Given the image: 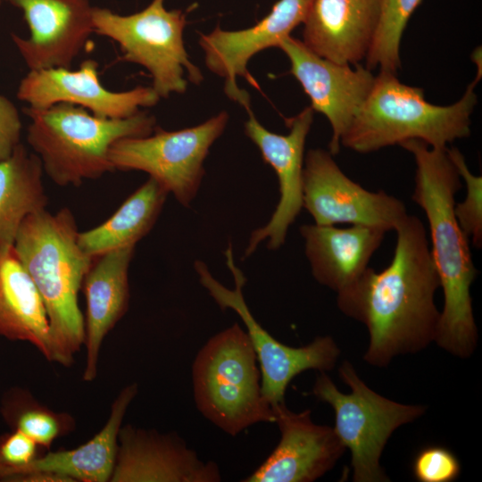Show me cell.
<instances>
[{
	"mask_svg": "<svg viewBox=\"0 0 482 482\" xmlns=\"http://www.w3.org/2000/svg\"><path fill=\"white\" fill-rule=\"evenodd\" d=\"M395 231L390 263L380 271L368 267L337 293L341 312L368 329L363 360L379 368L397 355L420 352L435 342L440 320L435 303L440 281L423 222L407 214Z\"/></svg>",
	"mask_w": 482,
	"mask_h": 482,
	"instance_id": "6da1fadb",
	"label": "cell"
},
{
	"mask_svg": "<svg viewBox=\"0 0 482 482\" xmlns=\"http://www.w3.org/2000/svg\"><path fill=\"white\" fill-rule=\"evenodd\" d=\"M416 164L411 199L424 212L429 230L430 251L444 293V306L435 342L455 357L466 359L478 340L470 287L478 270L470 239L454 215L461 177L446 147L429 146L421 140L401 143Z\"/></svg>",
	"mask_w": 482,
	"mask_h": 482,
	"instance_id": "7a4b0ae2",
	"label": "cell"
},
{
	"mask_svg": "<svg viewBox=\"0 0 482 482\" xmlns=\"http://www.w3.org/2000/svg\"><path fill=\"white\" fill-rule=\"evenodd\" d=\"M71 211L46 209L29 215L21 224L13 248L34 281L48 319L52 362L71 366L84 345V317L79 292L93 257L79 246Z\"/></svg>",
	"mask_w": 482,
	"mask_h": 482,
	"instance_id": "3957f363",
	"label": "cell"
},
{
	"mask_svg": "<svg viewBox=\"0 0 482 482\" xmlns=\"http://www.w3.org/2000/svg\"><path fill=\"white\" fill-rule=\"evenodd\" d=\"M475 79L450 105L425 99L424 90L402 83L395 73L380 71L367 98L340 139V145L368 154L417 139L444 148L470 135V116L478 102Z\"/></svg>",
	"mask_w": 482,
	"mask_h": 482,
	"instance_id": "277c9868",
	"label": "cell"
},
{
	"mask_svg": "<svg viewBox=\"0 0 482 482\" xmlns=\"http://www.w3.org/2000/svg\"><path fill=\"white\" fill-rule=\"evenodd\" d=\"M29 118L27 141L56 185L79 186L114 170L109 151L123 137H145L155 118L145 112L125 118L95 116L83 107L58 103L46 109H22Z\"/></svg>",
	"mask_w": 482,
	"mask_h": 482,
	"instance_id": "5b68a950",
	"label": "cell"
},
{
	"mask_svg": "<svg viewBox=\"0 0 482 482\" xmlns=\"http://www.w3.org/2000/svg\"><path fill=\"white\" fill-rule=\"evenodd\" d=\"M261 380L255 351L238 323L210 337L192 364L197 410L231 436L257 423H275Z\"/></svg>",
	"mask_w": 482,
	"mask_h": 482,
	"instance_id": "8992f818",
	"label": "cell"
},
{
	"mask_svg": "<svg viewBox=\"0 0 482 482\" xmlns=\"http://www.w3.org/2000/svg\"><path fill=\"white\" fill-rule=\"evenodd\" d=\"M338 373L349 394L342 393L326 372L317 376L312 394L334 410L333 428L351 452L353 480L390 481L380 465L382 452L395 430L422 416L426 407L400 403L376 393L348 361L343 362Z\"/></svg>",
	"mask_w": 482,
	"mask_h": 482,
	"instance_id": "52a82bcc",
	"label": "cell"
},
{
	"mask_svg": "<svg viewBox=\"0 0 482 482\" xmlns=\"http://www.w3.org/2000/svg\"><path fill=\"white\" fill-rule=\"evenodd\" d=\"M92 20L94 32L118 43L122 60L149 71L160 98L184 93L187 80L195 85L203 81L201 70L189 59L184 45L186 14L167 10L164 0H152L130 15L93 7Z\"/></svg>",
	"mask_w": 482,
	"mask_h": 482,
	"instance_id": "ba28073f",
	"label": "cell"
},
{
	"mask_svg": "<svg viewBox=\"0 0 482 482\" xmlns=\"http://www.w3.org/2000/svg\"><path fill=\"white\" fill-rule=\"evenodd\" d=\"M228 120L229 114L221 112L199 125L179 130L155 127L148 136L114 142L109 160L114 170L147 173L181 205L188 207L200 188L210 147L223 133Z\"/></svg>",
	"mask_w": 482,
	"mask_h": 482,
	"instance_id": "9c48e42d",
	"label": "cell"
},
{
	"mask_svg": "<svg viewBox=\"0 0 482 482\" xmlns=\"http://www.w3.org/2000/svg\"><path fill=\"white\" fill-rule=\"evenodd\" d=\"M225 256L235 281L234 289L220 283L202 261L195 262L199 281L220 309H231L241 318L257 356L263 395L272 406L285 403L287 388L297 375L308 370H332L340 348L330 336L317 337L301 347H292L277 340L258 323L245 301L243 287L246 278L234 262L230 243Z\"/></svg>",
	"mask_w": 482,
	"mask_h": 482,
	"instance_id": "30bf717a",
	"label": "cell"
},
{
	"mask_svg": "<svg viewBox=\"0 0 482 482\" xmlns=\"http://www.w3.org/2000/svg\"><path fill=\"white\" fill-rule=\"evenodd\" d=\"M303 207L318 225H366L386 232L408 214L402 200L365 189L342 171L329 151L320 148L304 156Z\"/></svg>",
	"mask_w": 482,
	"mask_h": 482,
	"instance_id": "8fae6325",
	"label": "cell"
},
{
	"mask_svg": "<svg viewBox=\"0 0 482 482\" xmlns=\"http://www.w3.org/2000/svg\"><path fill=\"white\" fill-rule=\"evenodd\" d=\"M246 112L248 119L245 122V132L259 148L263 161L275 170L280 195L269 221L252 232L244 258L250 256L264 240H267L268 249L280 248L289 227L303 208L304 147L314 112L309 106L295 117L287 119L289 131L280 135L264 128L251 108Z\"/></svg>",
	"mask_w": 482,
	"mask_h": 482,
	"instance_id": "7c38bea8",
	"label": "cell"
},
{
	"mask_svg": "<svg viewBox=\"0 0 482 482\" xmlns=\"http://www.w3.org/2000/svg\"><path fill=\"white\" fill-rule=\"evenodd\" d=\"M278 48L289 60L290 73L310 97L311 108L329 121V153L337 155L340 139L370 92L376 76L360 63H337L323 58L292 36L285 37Z\"/></svg>",
	"mask_w": 482,
	"mask_h": 482,
	"instance_id": "4fadbf2b",
	"label": "cell"
},
{
	"mask_svg": "<svg viewBox=\"0 0 482 482\" xmlns=\"http://www.w3.org/2000/svg\"><path fill=\"white\" fill-rule=\"evenodd\" d=\"M17 98L35 109H46L68 103L89 111L95 116L125 119L142 107L155 105L160 96L152 87H137L126 91L104 87L93 59L82 62L78 70L52 68L29 71L21 80Z\"/></svg>",
	"mask_w": 482,
	"mask_h": 482,
	"instance_id": "5bb4252c",
	"label": "cell"
},
{
	"mask_svg": "<svg viewBox=\"0 0 482 482\" xmlns=\"http://www.w3.org/2000/svg\"><path fill=\"white\" fill-rule=\"evenodd\" d=\"M313 0H278L271 11L255 25L240 30H225L217 26L208 34H200L198 43L204 53L207 68L224 79L229 98L245 110L250 107L249 94L239 88L237 77L253 86L255 79L247 70L249 60L257 53L279 43L303 23Z\"/></svg>",
	"mask_w": 482,
	"mask_h": 482,
	"instance_id": "9a60e30c",
	"label": "cell"
},
{
	"mask_svg": "<svg viewBox=\"0 0 482 482\" xmlns=\"http://www.w3.org/2000/svg\"><path fill=\"white\" fill-rule=\"evenodd\" d=\"M218 464L201 460L176 433L122 425L110 482H219Z\"/></svg>",
	"mask_w": 482,
	"mask_h": 482,
	"instance_id": "2e32d148",
	"label": "cell"
},
{
	"mask_svg": "<svg viewBox=\"0 0 482 482\" xmlns=\"http://www.w3.org/2000/svg\"><path fill=\"white\" fill-rule=\"evenodd\" d=\"M280 440L243 482H312L332 470L346 448L333 428L315 424L311 411L272 406Z\"/></svg>",
	"mask_w": 482,
	"mask_h": 482,
	"instance_id": "e0dca14e",
	"label": "cell"
},
{
	"mask_svg": "<svg viewBox=\"0 0 482 482\" xmlns=\"http://www.w3.org/2000/svg\"><path fill=\"white\" fill-rule=\"evenodd\" d=\"M4 1L22 11L29 27L28 38L12 39L29 71L71 69L94 32L89 0Z\"/></svg>",
	"mask_w": 482,
	"mask_h": 482,
	"instance_id": "ac0fdd59",
	"label": "cell"
},
{
	"mask_svg": "<svg viewBox=\"0 0 482 482\" xmlns=\"http://www.w3.org/2000/svg\"><path fill=\"white\" fill-rule=\"evenodd\" d=\"M382 0H313L304 21L303 42L337 63L365 60L379 21Z\"/></svg>",
	"mask_w": 482,
	"mask_h": 482,
	"instance_id": "d6986e66",
	"label": "cell"
},
{
	"mask_svg": "<svg viewBox=\"0 0 482 482\" xmlns=\"http://www.w3.org/2000/svg\"><path fill=\"white\" fill-rule=\"evenodd\" d=\"M134 253L135 246H128L94 257L83 279L86 364L82 380L85 382L96 378L102 345L128 311L129 268Z\"/></svg>",
	"mask_w": 482,
	"mask_h": 482,
	"instance_id": "ffe728a7",
	"label": "cell"
},
{
	"mask_svg": "<svg viewBox=\"0 0 482 482\" xmlns=\"http://www.w3.org/2000/svg\"><path fill=\"white\" fill-rule=\"evenodd\" d=\"M137 393V383L123 386L111 405L105 424L87 442L70 450H48L30 463L5 472L0 481L20 482L31 473L55 474L70 482L110 481L122 420Z\"/></svg>",
	"mask_w": 482,
	"mask_h": 482,
	"instance_id": "44dd1931",
	"label": "cell"
},
{
	"mask_svg": "<svg viewBox=\"0 0 482 482\" xmlns=\"http://www.w3.org/2000/svg\"><path fill=\"white\" fill-rule=\"evenodd\" d=\"M299 230L313 278L337 293L369 267L386 233L366 225L342 229L315 223L303 224Z\"/></svg>",
	"mask_w": 482,
	"mask_h": 482,
	"instance_id": "7402d4cb",
	"label": "cell"
},
{
	"mask_svg": "<svg viewBox=\"0 0 482 482\" xmlns=\"http://www.w3.org/2000/svg\"><path fill=\"white\" fill-rule=\"evenodd\" d=\"M0 336L32 345L52 362L45 304L13 245L0 246Z\"/></svg>",
	"mask_w": 482,
	"mask_h": 482,
	"instance_id": "603a6c76",
	"label": "cell"
},
{
	"mask_svg": "<svg viewBox=\"0 0 482 482\" xmlns=\"http://www.w3.org/2000/svg\"><path fill=\"white\" fill-rule=\"evenodd\" d=\"M168 194L156 180L149 178L107 220L79 232V246L93 258L112 250L135 246L153 229Z\"/></svg>",
	"mask_w": 482,
	"mask_h": 482,
	"instance_id": "cb8c5ba5",
	"label": "cell"
},
{
	"mask_svg": "<svg viewBox=\"0 0 482 482\" xmlns=\"http://www.w3.org/2000/svg\"><path fill=\"white\" fill-rule=\"evenodd\" d=\"M43 172L39 157L21 144L0 162V246L13 245L22 221L46 209Z\"/></svg>",
	"mask_w": 482,
	"mask_h": 482,
	"instance_id": "d4e9b609",
	"label": "cell"
},
{
	"mask_svg": "<svg viewBox=\"0 0 482 482\" xmlns=\"http://www.w3.org/2000/svg\"><path fill=\"white\" fill-rule=\"evenodd\" d=\"M0 413L11 429L27 435L45 451L76 429V420L71 413L50 409L22 387L4 393Z\"/></svg>",
	"mask_w": 482,
	"mask_h": 482,
	"instance_id": "484cf974",
	"label": "cell"
},
{
	"mask_svg": "<svg viewBox=\"0 0 482 482\" xmlns=\"http://www.w3.org/2000/svg\"><path fill=\"white\" fill-rule=\"evenodd\" d=\"M422 0H382L379 21L365 58L370 71L396 73L401 68L400 45L408 21Z\"/></svg>",
	"mask_w": 482,
	"mask_h": 482,
	"instance_id": "4316f807",
	"label": "cell"
},
{
	"mask_svg": "<svg viewBox=\"0 0 482 482\" xmlns=\"http://www.w3.org/2000/svg\"><path fill=\"white\" fill-rule=\"evenodd\" d=\"M446 151L466 187L464 200L454 204L455 218L472 245L479 249L482 246V177L470 170L459 149L446 147Z\"/></svg>",
	"mask_w": 482,
	"mask_h": 482,
	"instance_id": "83f0119b",
	"label": "cell"
},
{
	"mask_svg": "<svg viewBox=\"0 0 482 482\" xmlns=\"http://www.w3.org/2000/svg\"><path fill=\"white\" fill-rule=\"evenodd\" d=\"M412 472L420 482H452L459 477L461 464L451 450L431 445L417 453Z\"/></svg>",
	"mask_w": 482,
	"mask_h": 482,
	"instance_id": "f1b7e54d",
	"label": "cell"
},
{
	"mask_svg": "<svg viewBox=\"0 0 482 482\" xmlns=\"http://www.w3.org/2000/svg\"><path fill=\"white\" fill-rule=\"evenodd\" d=\"M45 450L21 431L11 429L0 435V478L7 471L23 467Z\"/></svg>",
	"mask_w": 482,
	"mask_h": 482,
	"instance_id": "f546056e",
	"label": "cell"
},
{
	"mask_svg": "<svg viewBox=\"0 0 482 482\" xmlns=\"http://www.w3.org/2000/svg\"><path fill=\"white\" fill-rule=\"evenodd\" d=\"M21 129L18 109L0 95V162L9 158L21 144Z\"/></svg>",
	"mask_w": 482,
	"mask_h": 482,
	"instance_id": "4dcf8cb0",
	"label": "cell"
},
{
	"mask_svg": "<svg viewBox=\"0 0 482 482\" xmlns=\"http://www.w3.org/2000/svg\"><path fill=\"white\" fill-rule=\"evenodd\" d=\"M2 0H0V4H1Z\"/></svg>",
	"mask_w": 482,
	"mask_h": 482,
	"instance_id": "1f68e13d",
	"label": "cell"
}]
</instances>
